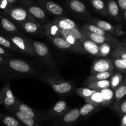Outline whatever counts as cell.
Returning <instances> with one entry per match:
<instances>
[{
  "instance_id": "cell-1",
  "label": "cell",
  "mask_w": 126,
  "mask_h": 126,
  "mask_svg": "<svg viewBox=\"0 0 126 126\" xmlns=\"http://www.w3.org/2000/svg\"><path fill=\"white\" fill-rule=\"evenodd\" d=\"M114 69L112 61L107 58L99 59L93 63L90 71V75L105 71H113Z\"/></svg>"
},
{
  "instance_id": "cell-2",
  "label": "cell",
  "mask_w": 126,
  "mask_h": 126,
  "mask_svg": "<svg viewBox=\"0 0 126 126\" xmlns=\"http://www.w3.org/2000/svg\"><path fill=\"white\" fill-rule=\"evenodd\" d=\"M17 101L10 88V84L7 83L0 91V104L6 107H15Z\"/></svg>"
},
{
  "instance_id": "cell-3",
  "label": "cell",
  "mask_w": 126,
  "mask_h": 126,
  "mask_svg": "<svg viewBox=\"0 0 126 126\" xmlns=\"http://www.w3.org/2000/svg\"><path fill=\"white\" fill-rule=\"evenodd\" d=\"M46 82H48L51 86L52 89L58 94L67 93L72 89V85L65 81L53 78H47Z\"/></svg>"
},
{
  "instance_id": "cell-4",
  "label": "cell",
  "mask_w": 126,
  "mask_h": 126,
  "mask_svg": "<svg viewBox=\"0 0 126 126\" xmlns=\"http://www.w3.org/2000/svg\"><path fill=\"white\" fill-rule=\"evenodd\" d=\"M11 40L14 45L19 50L30 55H35V52L31 44L23 38L15 36L11 38Z\"/></svg>"
},
{
  "instance_id": "cell-5",
  "label": "cell",
  "mask_w": 126,
  "mask_h": 126,
  "mask_svg": "<svg viewBox=\"0 0 126 126\" xmlns=\"http://www.w3.org/2000/svg\"><path fill=\"white\" fill-rule=\"evenodd\" d=\"M84 31V33L85 35L87 36V38L93 42L96 43L98 45H100L103 43H110V44H117L118 43L119 41L117 38L114 36L112 37H107L105 36L100 35V34H95V33H90V32H86V31Z\"/></svg>"
},
{
  "instance_id": "cell-6",
  "label": "cell",
  "mask_w": 126,
  "mask_h": 126,
  "mask_svg": "<svg viewBox=\"0 0 126 126\" xmlns=\"http://www.w3.org/2000/svg\"><path fill=\"white\" fill-rule=\"evenodd\" d=\"M65 36H70L75 38V39L79 41L80 43H83L84 41L88 39L85 34L84 33L82 30L79 29H69V30H61L60 32V36L59 38Z\"/></svg>"
},
{
  "instance_id": "cell-7",
  "label": "cell",
  "mask_w": 126,
  "mask_h": 126,
  "mask_svg": "<svg viewBox=\"0 0 126 126\" xmlns=\"http://www.w3.org/2000/svg\"><path fill=\"white\" fill-rule=\"evenodd\" d=\"M9 66L11 69L17 71V72L26 73L30 71V66L25 62L21 60H11L8 63Z\"/></svg>"
},
{
  "instance_id": "cell-8",
  "label": "cell",
  "mask_w": 126,
  "mask_h": 126,
  "mask_svg": "<svg viewBox=\"0 0 126 126\" xmlns=\"http://www.w3.org/2000/svg\"><path fill=\"white\" fill-rule=\"evenodd\" d=\"M53 23L55 24L60 30L78 29L76 23L70 18H63L53 21Z\"/></svg>"
},
{
  "instance_id": "cell-9",
  "label": "cell",
  "mask_w": 126,
  "mask_h": 126,
  "mask_svg": "<svg viewBox=\"0 0 126 126\" xmlns=\"http://www.w3.org/2000/svg\"><path fill=\"white\" fill-rule=\"evenodd\" d=\"M48 39L54 46L59 49L76 51L75 48L63 38H59V37H49Z\"/></svg>"
},
{
  "instance_id": "cell-10",
  "label": "cell",
  "mask_w": 126,
  "mask_h": 126,
  "mask_svg": "<svg viewBox=\"0 0 126 126\" xmlns=\"http://www.w3.org/2000/svg\"><path fill=\"white\" fill-rule=\"evenodd\" d=\"M114 73L113 71H109L90 75V76L88 78L85 83H89V82H95V81H101V80L109 79L111 76L114 75Z\"/></svg>"
},
{
  "instance_id": "cell-11",
  "label": "cell",
  "mask_w": 126,
  "mask_h": 126,
  "mask_svg": "<svg viewBox=\"0 0 126 126\" xmlns=\"http://www.w3.org/2000/svg\"><path fill=\"white\" fill-rule=\"evenodd\" d=\"M69 109L66 102L61 100L57 102L52 109L49 111V114L53 116H61L64 114Z\"/></svg>"
},
{
  "instance_id": "cell-12",
  "label": "cell",
  "mask_w": 126,
  "mask_h": 126,
  "mask_svg": "<svg viewBox=\"0 0 126 126\" xmlns=\"http://www.w3.org/2000/svg\"><path fill=\"white\" fill-rule=\"evenodd\" d=\"M84 85L86 87L95 91H100L106 88H110L111 83L109 79L101 80V81H95V82H89V83H84Z\"/></svg>"
},
{
  "instance_id": "cell-13",
  "label": "cell",
  "mask_w": 126,
  "mask_h": 126,
  "mask_svg": "<svg viewBox=\"0 0 126 126\" xmlns=\"http://www.w3.org/2000/svg\"><path fill=\"white\" fill-rule=\"evenodd\" d=\"M10 17L17 22H24L27 19L28 14L26 11L22 8H15L9 12Z\"/></svg>"
},
{
  "instance_id": "cell-14",
  "label": "cell",
  "mask_w": 126,
  "mask_h": 126,
  "mask_svg": "<svg viewBox=\"0 0 126 126\" xmlns=\"http://www.w3.org/2000/svg\"><path fill=\"white\" fill-rule=\"evenodd\" d=\"M84 50L87 53L95 56H98L99 54V45L96 44L92 41L88 39L82 43Z\"/></svg>"
},
{
  "instance_id": "cell-15",
  "label": "cell",
  "mask_w": 126,
  "mask_h": 126,
  "mask_svg": "<svg viewBox=\"0 0 126 126\" xmlns=\"http://www.w3.org/2000/svg\"><path fill=\"white\" fill-rule=\"evenodd\" d=\"M82 30L90 32V33H95V34H100V35L105 36H107V37L113 36L111 34L105 32V31H104L103 30H102L101 28H99L98 27H97V26L96 25H94L85 23V24L83 25H82Z\"/></svg>"
},
{
  "instance_id": "cell-16",
  "label": "cell",
  "mask_w": 126,
  "mask_h": 126,
  "mask_svg": "<svg viewBox=\"0 0 126 126\" xmlns=\"http://www.w3.org/2000/svg\"><path fill=\"white\" fill-rule=\"evenodd\" d=\"M85 101L86 103H90L98 107L100 106H104L103 98L99 91H96L89 98L85 99Z\"/></svg>"
},
{
  "instance_id": "cell-17",
  "label": "cell",
  "mask_w": 126,
  "mask_h": 126,
  "mask_svg": "<svg viewBox=\"0 0 126 126\" xmlns=\"http://www.w3.org/2000/svg\"><path fill=\"white\" fill-rule=\"evenodd\" d=\"M96 26L98 27L99 28H101L105 32L110 33V34H119V31L111 23L103 20H96L95 22Z\"/></svg>"
},
{
  "instance_id": "cell-18",
  "label": "cell",
  "mask_w": 126,
  "mask_h": 126,
  "mask_svg": "<svg viewBox=\"0 0 126 126\" xmlns=\"http://www.w3.org/2000/svg\"><path fill=\"white\" fill-rule=\"evenodd\" d=\"M15 107H16L17 111L21 112V113H23V114L26 115L27 116L34 119L35 121L37 120V116H36L35 113L34 111H33L28 106H27V105L23 104V103H19L18 102V103H16Z\"/></svg>"
},
{
  "instance_id": "cell-19",
  "label": "cell",
  "mask_w": 126,
  "mask_h": 126,
  "mask_svg": "<svg viewBox=\"0 0 126 126\" xmlns=\"http://www.w3.org/2000/svg\"><path fill=\"white\" fill-rule=\"evenodd\" d=\"M33 47L35 54L41 57H44L49 54V49L46 45L39 41L33 42Z\"/></svg>"
},
{
  "instance_id": "cell-20",
  "label": "cell",
  "mask_w": 126,
  "mask_h": 126,
  "mask_svg": "<svg viewBox=\"0 0 126 126\" xmlns=\"http://www.w3.org/2000/svg\"><path fill=\"white\" fill-rule=\"evenodd\" d=\"M102 95L104 100V106H108L114 99V91L111 88H106L99 91Z\"/></svg>"
},
{
  "instance_id": "cell-21",
  "label": "cell",
  "mask_w": 126,
  "mask_h": 126,
  "mask_svg": "<svg viewBox=\"0 0 126 126\" xmlns=\"http://www.w3.org/2000/svg\"><path fill=\"white\" fill-rule=\"evenodd\" d=\"M80 110L78 108H74L67 111L63 117V121L65 123H70L75 122L80 117Z\"/></svg>"
},
{
  "instance_id": "cell-22",
  "label": "cell",
  "mask_w": 126,
  "mask_h": 126,
  "mask_svg": "<svg viewBox=\"0 0 126 126\" xmlns=\"http://www.w3.org/2000/svg\"><path fill=\"white\" fill-rule=\"evenodd\" d=\"M14 113L17 119L20 121L22 122L25 126H40L36 123V121L34 119L27 116L23 114L21 112L16 111H15Z\"/></svg>"
},
{
  "instance_id": "cell-23",
  "label": "cell",
  "mask_w": 126,
  "mask_h": 126,
  "mask_svg": "<svg viewBox=\"0 0 126 126\" xmlns=\"http://www.w3.org/2000/svg\"><path fill=\"white\" fill-rule=\"evenodd\" d=\"M45 28V33L49 37H59L61 30L53 23H48Z\"/></svg>"
},
{
  "instance_id": "cell-24",
  "label": "cell",
  "mask_w": 126,
  "mask_h": 126,
  "mask_svg": "<svg viewBox=\"0 0 126 126\" xmlns=\"http://www.w3.org/2000/svg\"><path fill=\"white\" fill-rule=\"evenodd\" d=\"M123 80V76L120 73H114V75L110 78V83L111 87L110 88L114 91L116 90V89L121 85Z\"/></svg>"
},
{
  "instance_id": "cell-25",
  "label": "cell",
  "mask_w": 126,
  "mask_h": 126,
  "mask_svg": "<svg viewBox=\"0 0 126 126\" xmlns=\"http://www.w3.org/2000/svg\"><path fill=\"white\" fill-rule=\"evenodd\" d=\"M46 8L51 13L57 16H60L63 14V8L56 2L53 1H49L46 4Z\"/></svg>"
},
{
  "instance_id": "cell-26",
  "label": "cell",
  "mask_w": 126,
  "mask_h": 126,
  "mask_svg": "<svg viewBox=\"0 0 126 126\" xmlns=\"http://www.w3.org/2000/svg\"><path fill=\"white\" fill-rule=\"evenodd\" d=\"M126 95V79L124 80L114 91V100L118 102Z\"/></svg>"
},
{
  "instance_id": "cell-27",
  "label": "cell",
  "mask_w": 126,
  "mask_h": 126,
  "mask_svg": "<svg viewBox=\"0 0 126 126\" xmlns=\"http://www.w3.org/2000/svg\"><path fill=\"white\" fill-rule=\"evenodd\" d=\"M1 25L4 30L8 32H17V28L14 24L9 19L6 18H2L1 19Z\"/></svg>"
},
{
  "instance_id": "cell-28",
  "label": "cell",
  "mask_w": 126,
  "mask_h": 126,
  "mask_svg": "<svg viewBox=\"0 0 126 126\" xmlns=\"http://www.w3.org/2000/svg\"><path fill=\"white\" fill-rule=\"evenodd\" d=\"M96 91L95 90L90 89L88 87H78L76 89V93L79 96L82 97L84 100H85L89 98Z\"/></svg>"
},
{
  "instance_id": "cell-29",
  "label": "cell",
  "mask_w": 126,
  "mask_h": 126,
  "mask_svg": "<svg viewBox=\"0 0 126 126\" xmlns=\"http://www.w3.org/2000/svg\"><path fill=\"white\" fill-rule=\"evenodd\" d=\"M23 28L27 33H35L39 30L40 27L37 23H35L33 21H27L23 24Z\"/></svg>"
},
{
  "instance_id": "cell-30",
  "label": "cell",
  "mask_w": 126,
  "mask_h": 126,
  "mask_svg": "<svg viewBox=\"0 0 126 126\" xmlns=\"http://www.w3.org/2000/svg\"><path fill=\"white\" fill-rule=\"evenodd\" d=\"M28 11L32 16L39 19H44L46 17L44 11L40 7L37 6H32L28 9Z\"/></svg>"
},
{
  "instance_id": "cell-31",
  "label": "cell",
  "mask_w": 126,
  "mask_h": 126,
  "mask_svg": "<svg viewBox=\"0 0 126 126\" xmlns=\"http://www.w3.org/2000/svg\"><path fill=\"white\" fill-rule=\"evenodd\" d=\"M114 68L123 72H126V59H112L111 60Z\"/></svg>"
},
{
  "instance_id": "cell-32",
  "label": "cell",
  "mask_w": 126,
  "mask_h": 126,
  "mask_svg": "<svg viewBox=\"0 0 126 126\" xmlns=\"http://www.w3.org/2000/svg\"><path fill=\"white\" fill-rule=\"evenodd\" d=\"M70 7L72 9L78 13H82L85 10V6L79 0H73L70 3Z\"/></svg>"
},
{
  "instance_id": "cell-33",
  "label": "cell",
  "mask_w": 126,
  "mask_h": 126,
  "mask_svg": "<svg viewBox=\"0 0 126 126\" xmlns=\"http://www.w3.org/2000/svg\"><path fill=\"white\" fill-rule=\"evenodd\" d=\"M111 50V44L103 43L99 45L98 57H106L110 54Z\"/></svg>"
},
{
  "instance_id": "cell-34",
  "label": "cell",
  "mask_w": 126,
  "mask_h": 126,
  "mask_svg": "<svg viewBox=\"0 0 126 126\" xmlns=\"http://www.w3.org/2000/svg\"><path fill=\"white\" fill-rule=\"evenodd\" d=\"M107 11L112 17H116L119 14V7L114 1H111L107 6Z\"/></svg>"
},
{
  "instance_id": "cell-35",
  "label": "cell",
  "mask_w": 126,
  "mask_h": 126,
  "mask_svg": "<svg viewBox=\"0 0 126 126\" xmlns=\"http://www.w3.org/2000/svg\"><path fill=\"white\" fill-rule=\"evenodd\" d=\"M98 107L94 106L90 103H86L79 110H80V116H86L92 112L95 109H96Z\"/></svg>"
},
{
  "instance_id": "cell-36",
  "label": "cell",
  "mask_w": 126,
  "mask_h": 126,
  "mask_svg": "<svg viewBox=\"0 0 126 126\" xmlns=\"http://www.w3.org/2000/svg\"><path fill=\"white\" fill-rule=\"evenodd\" d=\"M2 123L7 126H20V124L16 118L7 116L2 119Z\"/></svg>"
},
{
  "instance_id": "cell-37",
  "label": "cell",
  "mask_w": 126,
  "mask_h": 126,
  "mask_svg": "<svg viewBox=\"0 0 126 126\" xmlns=\"http://www.w3.org/2000/svg\"><path fill=\"white\" fill-rule=\"evenodd\" d=\"M113 59H126V53L121 52L117 49H114L111 53Z\"/></svg>"
},
{
  "instance_id": "cell-38",
  "label": "cell",
  "mask_w": 126,
  "mask_h": 126,
  "mask_svg": "<svg viewBox=\"0 0 126 126\" xmlns=\"http://www.w3.org/2000/svg\"><path fill=\"white\" fill-rule=\"evenodd\" d=\"M91 2L93 6L98 11H102L105 7L104 2L101 0H93Z\"/></svg>"
},
{
  "instance_id": "cell-39",
  "label": "cell",
  "mask_w": 126,
  "mask_h": 126,
  "mask_svg": "<svg viewBox=\"0 0 126 126\" xmlns=\"http://www.w3.org/2000/svg\"><path fill=\"white\" fill-rule=\"evenodd\" d=\"M0 45L7 48H14V47L12 46V44L9 41L1 36H0Z\"/></svg>"
},
{
  "instance_id": "cell-40",
  "label": "cell",
  "mask_w": 126,
  "mask_h": 126,
  "mask_svg": "<svg viewBox=\"0 0 126 126\" xmlns=\"http://www.w3.org/2000/svg\"><path fill=\"white\" fill-rule=\"evenodd\" d=\"M114 49L126 53V43H117L116 44V47Z\"/></svg>"
},
{
  "instance_id": "cell-41",
  "label": "cell",
  "mask_w": 126,
  "mask_h": 126,
  "mask_svg": "<svg viewBox=\"0 0 126 126\" xmlns=\"http://www.w3.org/2000/svg\"><path fill=\"white\" fill-rule=\"evenodd\" d=\"M119 111L122 115L126 114V100L124 101L119 107Z\"/></svg>"
},
{
  "instance_id": "cell-42",
  "label": "cell",
  "mask_w": 126,
  "mask_h": 126,
  "mask_svg": "<svg viewBox=\"0 0 126 126\" xmlns=\"http://www.w3.org/2000/svg\"><path fill=\"white\" fill-rule=\"evenodd\" d=\"M118 4L122 9L126 10V0H119Z\"/></svg>"
},
{
  "instance_id": "cell-43",
  "label": "cell",
  "mask_w": 126,
  "mask_h": 126,
  "mask_svg": "<svg viewBox=\"0 0 126 126\" xmlns=\"http://www.w3.org/2000/svg\"><path fill=\"white\" fill-rule=\"evenodd\" d=\"M121 126H126V114L123 116L121 119Z\"/></svg>"
},
{
  "instance_id": "cell-44",
  "label": "cell",
  "mask_w": 126,
  "mask_h": 126,
  "mask_svg": "<svg viewBox=\"0 0 126 126\" xmlns=\"http://www.w3.org/2000/svg\"><path fill=\"white\" fill-rule=\"evenodd\" d=\"M6 53V50H5L2 47H0V55H5Z\"/></svg>"
},
{
  "instance_id": "cell-45",
  "label": "cell",
  "mask_w": 126,
  "mask_h": 126,
  "mask_svg": "<svg viewBox=\"0 0 126 126\" xmlns=\"http://www.w3.org/2000/svg\"><path fill=\"white\" fill-rule=\"evenodd\" d=\"M6 1H7V2H9V3H12V2H14L15 1V0H6Z\"/></svg>"
},
{
  "instance_id": "cell-46",
  "label": "cell",
  "mask_w": 126,
  "mask_h": 126,
  "mask_svg": "<svg viewBox=\"0 0 126 126\" xmlns=\"http://www.w3.org/2000/svg\"><path fill=\"white\" fill-rule=\"evenodd\" d=\"M2 61H3V58H2V57L1 56V55H0V65H1V64L2 63Z\"/></svg>"
},
{
  "instance_id": "cell-47",
  "label": "cell",
  "mask_w": 126,
  "mask_h": 126,
  "mask_svg": "<svg viewBox=\"0 0 126 126\" xmlns=\"http://www.w3.org/2000/svg\"><path fill=\"white\" fill-rule=\"evenodd\" d=\"M124 17H125V18H126V11H125V12H124Z\"/></svg>"
}]
</instances>
